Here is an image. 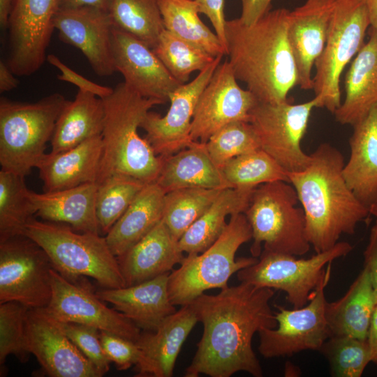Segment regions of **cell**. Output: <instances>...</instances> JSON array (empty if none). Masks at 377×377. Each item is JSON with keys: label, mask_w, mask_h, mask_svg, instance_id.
I'll list each match as a JSON object with an SVG mask.
<instances>
[{"label": "cell", "mask_w": 377, "mask_h": 377, "mask_svg": "<svg viewBox=\"0 0 377 377\" xmlns=\"http://www.w3.org/2000/svg\"><path fill=\"white\" fill-rule=\"evenodd\" d=\"M23 235L37 243L49 256L54 269L69 281L88 276L104 288L126 286L117 257L105 237L79 233L67 225L34 218L27 223Z\"/></svg>", "instance_id": "5b68a950"}, {"label": "cell", "mask_w": 377, "mask_h": 377, "mask_svg": "<svg viewBox=\"0 0 377 377\" xmlns=\"http://www.w3.org/2000/svg\"><path fill=\"white\" fill-rule=\"evenodd\" d=\"M102 100L105 121L96 183L112 175L129 176L145 183L156 182L161 159L146 138L139 135L138 128L149 110L163 103L141 96L124 82Z\"/></svg>", "instance_id": "277c9868"}, {"label": "cell", "mask_w": 377, "mask_h": 377, "mask_svg": "<svg viewBox=\"0 0 377 377\" xmlns=\"http://www.w3.org/2000/svg\"><path fill=\"white\" fill-rule=\"evenodd\" d=\"M272 0H240L242 5L239 20L251 24L270 10Z\"/></svg>", "instance_id": "681fc988"}, {"label": "cell", "mask_w": 377, "mask_h": 377, "mask_svg": "<svg viewBox=\"0 0 377 377\" xmlns=\"http://www.w3.org/2000/svg\"><path fill=\"white\" fill-rule=\"evenodd\" d=\"M152 50L181 84L188 82L193 72L202 71L216 57L165 29Z\"/></svg>", "instance_id": "ab89813d"}, {"label": "cell", "mask_w": 377, "mask_h": 377, "mask_svg": "<svg viewBox=\"0 0 377 377\" xmlns=\"http://www.w3.org/2000/svg\"><path fill=\"white\" fill-rule=\"evenodd\" d=\"M376 304L370 276L363 268L343 297L327 302L325 315L330 337L367 339Z\"/></svg>", "instance_id": "f546056e"}, {"label": "cell", "mask_w": 377, "mask_h": 377, "mask_svg": "<svg viewBox=\"0 0 377 377\" xmlns=\"http://www.w3.org/2000/svg\"><path fill=\"white\" fill-rule=\"evenodd\" d=\"M274 293L272 288L240 282L193 300L190 304L202 325V334L184 376L230 377L245 371L262 377L252 339L261 330L277 326L269 304Z\"/></svg>", "instance_id": "6da1fadb"}, {"label": "cell", "mask_w": 377, "mask_h": 377, "mask_svg": "<svg viewBox=\"0 0 377 377\" xmlns=\"http://www.w3.org/2000/svg\"><path fill=\"white\" fill-rule=\"evenodd\" d=\"M200 13L205 15L211 22L226 54V23L224 15L225 0H194Z\"/></svg>", "instance_id": "7dc6e473"}, {"label": "cell", "mask_w": 377, "mask_h": 377, "mask_svg": "<svg viewBox=\"0 0 377 377\" xmlns=\"http://www.w3.org/2000/svg\"><path fill=\"white\" fill-rule=\"evenodd\" d=\"M369 212L377 219V200L369 207Z\"/></svg>", "instance_id": "9f6ffc18"}, {"label": "cell", "mask_w": 377, "mask_h": 377, "mask_svg": "<svg viewBox=\"0 0 377 377\" xmlns=\"http://www.w3.org/2000/svg\"><path fill=\"white\" fill-rule=\"evenodd\" d=\"M52 297L43 311L62 322L85 325L136 342L140 329L114 308H109L91 288L51 269Z\"/></svg>", "instance_id": "9a60e30c"}, {"label": "cell", "mask_w": 377, "mask_h": 377, "mask_svg": "<svg viewBox=\"0 0 377 377\" xmlns=\"http://www.w3.org/2000/svg\"><path fill=\"white\" fill-rule=\"evenodd\" d=\"M24 179L0 170V242L22 235L36 214Z\"/></svg>", "instance_id": "d590c367"}, {"label": "cell", "mask_w": 377, "mask_h": 377, "mask_svg": "<svg viewBox=\"0 0 377 377\" xmlns=\"http://www.w3.org/2000/svg\"><path fill=\"white\" fill-rule=\"evenodd\" d=\"M363 256L364 268L370 276L377 304V219L371 228L368 244Z\"/></svg>", "instance_id": "c3c4849f"}, {"label": "cell", "mask_w": 377, "mask_h": 377, "mask_svg": "<svg viewBox=\"0 0 377 377\" xmlns=\"http://www.w3.org/2000/svg\"><path fill=\"white\" fill-rule=\"evenodd\" d=\"M102 154L101 135L59 153H46L36 168L43 192L96 182Z\"/></svg>", "instance_id": "d4e9b609"}, {"label": "cell", "mask_w": 377, "mask_h": 377, "mask_svg": "<svg viewBox=\"0 0 377 377\" xmlns=\"http://www.w3.org/2000/svg\"><path fill=\"white\" fill-rule=\"evenodd\" d=\"M112 51L116 71L124 82L145 98L163 103L181 84L145 43L115 27L112 31Z\"/></svg>", "instance_id": "ffe728a7"}, {"label": "cell", "mask_w": 377, "mask_h": 377, "mask_svg": "<svg viewBox=\"0 0 377 377\" xmlns=\"http://www.w3.org/2000/svg\"><path fill=\"white\" fill-rule=\"evenodd\" d=\"M370 20L360 0H337L324 49L315 64V96L334 114L340 106V77L364 44Z\"/></svg>", "instance_id": "9c48e42d"}, {"label": "cell", "mask_w": 377, "mask_h": 377, "mask_svg": "<svg viewBox=\"0 0 377 377\" xmlns=\"http://www.w3.org/2000/svg\"><path fill=\"white\" fill-rule=\"evenodd\" d=\"M28 309L17 302L0 304L1 376L5 374L4 364L8 355H15L22 362L28 359L29 353L25 346V324Z\"/></svg>", "instance_id": "7bdbcfd3"}, {"label": "cell", "mask_w": 377, "mask_h": 377, "mask_svg": "<svg viewBox=\"0 0 377 377\" xmlns=\"http://www.w3.org/2000/svg\"><path fill=\"white\" fill-rule=\"evenodd\" d=\"M316 108H320V98L315 96L297 104L289 99L276 103L258 101L250 112L249 122L260 149L287 172L302 171L311 161V155L302 150L301 142Z\"/></svg>", "instance_id": "8fae6325"}, {"label": "cell", "mask_w": 377, "mask_h": 377, "mask_svg": "<svg viewBox=\"0 0 377 377\" xmlns=\"http://www.w3.org/2000/svg\"><path fill=\"white\" fill-rule=\"evenodd\" d=\"M288 182L275 181L257 186L244 214L252 230L250 251L258 258L263 250L303 256L311 244L306 230L304 210Z\"/></svg>", "instance_id": "ba28073f"}, {"label": "cell", "mask_w": 377, "mask_h": 377, "mask_svg": "<svg viewBox=\"0 0 377 377\" xmlns=\"http://www.w3.org/2000/svg\"><path fill=\"white\" fill-rule=\"evenodd\" d=\"M109 0H59V8L94 7L108 11Z\"/></svg>", "instance_id": "816d5d0a"}, {"label": "cell", "mask_w": 377, "mask_h": 377, "mask_svg": "<svg viewBox=\"0 0 377 377\" xmlns=\"http://www.w3.org/2000/svg\"><path fill=\"white\" fill-rule=\"evenodd\" d=\"M213 162L220 169L230 159L260 149L258 136L250 122L230 123L213 134L205 142Z\"/></svg>", "instance_id": "b9f144b4"}, {"label": "cell", "mask_w": 377, "mask_h": 377, "mask_svg": "<svg viewBox=\"0 0 377 377\" xmlns=\"http://www.w3.org/2000/svg\"><path fill=\"white\" fill-rule=\"evenodd\" d=\"M100 339L107 357L118 370H127L138 364L140 350L136 342L105 331H100Z\"/></svg>", "instance_id": "f6af8a7d"}, {"label": "cell", "mask_w": 377, "mask_h": 377, "mask_svg": "<svg viewBox=\"0 0 377 377\" xmlns=\"http://www.w3.org/2000/svg\"><path fill=\"white\" fill-rule=\"evenodd\" d=\"M52 319L93 364L101 376L109 371L111 362L103 349L98 330L85 325Z\"/></svg>", "instance_id": "ee69618b"}, {"label": "cell", "mask_w": 377, "mask_h": 377, "mask_svg": "<svg viewBox=\"0 0 377 377\" xmlns=\"http://www.w3.org/2000/svg\"><path fill=\"white\" fill-rule=\"evenodd\" d=\"M367 341L370 348L371 362L377 364V304L371 321Z\"/></svg>", "instance_id": "f5cc1de1"}, {"label": "cell", "mask_w": 377, "mask_h": 377, "mask_svg": "<svg viewBox=\"0 0 377 377\" xmlns=\"http://www.w3.org/2000/svg\"><path fill=\"white\" fill-rule=\"evenodd\" d=\"M14 0H0V26L6 29Z\"/></svg>", "instance_id": "db71d44e"}, {"label": "cell", "mask_w": 377, "mask_h": 377, "mask_svg": "<svg viewBox=\"0 0 377 377\" xmlns=\"http://www.w3.org/2000/svg\"><path fill=\"white\" fill-rule=\"evenodd\" d=\"M146 184L124 175H112L97 183L96 212L101 233L107 235Z\"/></svg>", "instance_id": "f35d334b"}, {"label": "cell", "mask_w": 377, "mask_h": 377, "mask_svg": "<svg viewBox=\"0 0 377 377\" xmlns=\"http://www.w3.org/2000/svg\"><path fill=\"white\" fill-rule=\"evenodd\" d=\"M19 80L6 61H0V92L9 91L17 87Z\"/></svg>", "instance_id": "f907efd6"}, {"label": "cell", "mask_w": 377, "mask_h": 377, "mask_svg": "<svg viewBox=\"0 0 377 377\" xmlns=\"http://www.w3.org/2000/svg\"><path fill=\"white\" fill-rule=\"evenodd\" d=\"M25 346L52 377H101L93 364L42 309H29Z\"/></svg>", "instance_id": "ac0fdd59"}, {"label": "cell", "mask_w": 377, "mask_h": 377, "mask_svg": "<svg viewBox=\"0 0 377 377\" xmlns=\"http://www.w3.org/2000/svg\"><path fill=\"white\" fill-rule=\"evenodd\" d=\"M46 60L61 71V74L57 76L61 81L76 85L79 89L91 92L101 98L109 96L113 91V88L98 84L76 73L54 54L47 55Z\"/></svg>", "instance_id": "bcb514c9"}, {"label": "cell", "mask_w": 377, "mask_h": 377, "mask_svg": "<svg viewBox=\"0 0 377 377\" xmlns=\"http://www.w3.org/2000/svg\"><path fill=\"white\" fill-rule=\"evenodd\" d=\"M108 12L114 27L151 49L165 29L158 0H109Z\"/></svg>", "instance_id": "e575fe53"}, {"label": "cell", "mask_w": 377, "mask_h": 377, "mask_svg": "<svg viewBox=\"0 0 377 377\" xmlns=\"http://www.w3.org/2000/svg\"><path fill=\"white\" fill-rule=\"evenodd\" d=\"M254 189L221 190L206 212L179 239L182 251L187 254L200 253L212 245L226 229L227 216L244 213Z\"/></svg>", "instance_id": "d6a6232c"}, {"label": "cell", "mask_w": 377, "mask_h": 377, "mask_svg": "<svg viewBox=\"0 0 377 377\" xmlns=\"http://www.w3.org/2000/svg\"><path fill=\"white\" fill-rule=\"evenodd\" d=\"M105 108L102 98L79 89L59 117L50 140L51 153L71 149L102 134Z\"/></svg>", "instance_id": "1f68e13d"}, {"label": "cell", "mask_w": 377, "mask_h": 377, "mask_svg": "<svg viewBox=\"0 0 377 377\" xmlns=\"http://www.w3.org/2000/svg\"><path fill=\"white\" fill-rule=\"evenodd\" d=\"M221 170L231 188L254 189L268 182H289L287 172L260 148L230 159Z\"/></svg>", "instance_id": "74e56055"}, {"label": "cell", "mask_w": 377, "mask_h": 377, "mask_svg": "<svg viewBox=\"0 0 377 377\" xmlns=\"http://www.w3.org/2000/svg\"><path fill=\"white\" fill-rule=\"evenodd\" d=\"M252 239L251 226L244 213L230 216L218 239L200 253L187 254L179 267L170 272L168 291L175 306L190 304L205 291L228 286L230 278L258 261L255 257L235 258L239 247Z\"/></svg>", "instance_id": "52a82bcc"}, {"label": "cell", "mask_w": 377, "mask_h": 377, "mask_svg": "<svg viewBox=\"0 0 377 377\" xmlns=\"http://www.w3.org/2000/svg\"><path fill=\"white\" fill-rule=\"evenodd\" d=\"M320 352L334 377H360L371 360L367 339L351 337H330L322 345Z\"/></svg>", "instance_id": "60d3db41"}, {"label": "cell", "mask_w": 377, "mask_h": 377, "mask_svg": "<svg viewBox=\"0 0 377 377\" xmlns=\"http://www.w3.org/2000/svg\"><path fill=\"white\" fill-rule=\"evenodd\" d=\"M366 6L369 20L370 29L377 31V0H360Z\"/></svg>", "instance_id": "11a10c76"}, {"label": "cell", "mask_w": 377, "mask_h": 377, "mask_svg": "<svg viewBox=\"0 0 377 377\" xmlns=\"http://www.w3.org/2000/svg\"><path fill=\"white\" fill-rule=\"evenodd\" d=\"M332 271V263L325 272L309 302L304 306L287 309L275 304L277 326L258 332V351L265 358H274L293 355L306 350L319 351L330 337L325 315V289Z\"/></svg>", "instance_id": "7c38bea8"}, {"label": "cell", "mask_w": 377, "mask_h": 377, "mask_svg": "<svg viewBox=\"0 0 377 377\" xmlns=\"http://www.w3.org/2000/svg\"><path fill=\"white\" fill-rule=\"evenodd\" d=\"M352 250L350 243L338 242L331 249L306 259L263 250L258 261L239 271L237 278L240 282L285 292L288 302L294 308H300L311 300L325 267Z\"/></svg>", "instance_id": "30bf717a"}, {"label": "cell", "mask_w": 377, "mask_h": 377, "mask_svg": "<svg viewBox=\"0 0 377 377\" xmlns=\"http://www.w3.org/2000/svg\"><path fill=\"white\" fill-rule=\"evenodd\" d=\"M337 0H306L289 12L287 34L297 73V86L313 89L312 70L321 54Z\"/></svg>", "instance_id": "44dd1931"}, {"label": "cell", "mask_w": 377, "mask_h": 377, "mask_svg": "<svg viewBox=\"0 0 377 377\" xmlns=\"http://www.w3.org/2000/svg\"><path fill=\"white\" fill-rule=\"evenodd\" d=\"M198 322L188 304L165 318L156 330L141 333L136 341L140 350L136 376H172L182 346Z\"/></svg>", "instance_id": "7402d4cb"}, {"label": "cell", "mask_w": 377, "mask_h": 377, "mask_svg": "<svg viewBox=\"0 0 377 377\" xmlns=\"http://www.w3.org/2000/svg\"><path fill=\"white\" fill-rule=\"evenodd\" d=\"M160 157L161 165L155 182L165 193L184 188H231L209 155L205 142L193 141L173 154Z\"/></svg>", "instance_id": "83f0119b"}, {"label": "cell", "mask_w": 377, "mask_h": 377, "mask_svg": "<svg viewBox=\"0 0 377 377\" xmlns=\"http://www.w3.org/2000/svg\"><path fill=\"white\" fill-rule=\"evenodd\" d=\"M69 102L54 93L28 103L0 99L1 170L26 177L46 154L55 126Z\"/></svg>", "instance_id": "8992f818"}, {"label": "cell", "mask_w": 377, "mask_h": 377, "mask_svg": "<svg viewBox=\"0 0 377 377\" xmlns=\"http://www.w3.org/2000/svg\"><path fill=\"white\" fill-rule=\"evenodd\" d=\"M353 58L344 79L345 98L334 112L339 124L353 126L377 104V31Z\"/></svg>", "instance_id": "4316f807"}, {"label": "cell", "mask_w": 377, "mask_h": 377, "mask_svg": "<svg viewBox=\"0 0 377 377\" xmlns=\"http://www.w3.org/2000/svg\"><path fill=\"white\" fill-rule=\"evenodd\" d=\"M52 268L46 252L29 237L22 235L0 242V304L46 307L52 297Z\"/></svg>", "instance_id": "4fadbf2b"}, {"label": "cell", "mask_w": 377, "mask_h": 377, "mask_svg": "<svg viewBox=\"0 0 377 377\" xmlns=\"http://www.w3.org/2000/svg\"><path fill=\"white\" fill-rule=\"evenodd\" d=\"M169 274L133 286L103 288L96 291V294L103 302L110 303L140 330L154 331L165 318L177 311L169 295Z\"/></svg>", "instance_id": "603a6c76"}, {"label": "cell", "mask_w": 377, "mask_h": 377, "mask_svg": "<svg viewBox=\"0 0 377 377\" xmlns=\"http://www.w3.org/2000/svg\"><path fill=\"white\" fill-rule=\"evenodd\" d=\"M290 10H269L251 24L239 18L226 20V54L237 80L259 102L288 100L297 86V73L288 39Z\"/></svg>", "instance_id": "7a4b0ae2"}, {"label": "cell", "mask_w": 377, "mask_h": 377, "mask_svg": "<svg viewBox=\"0 0 377 377\" xmlns=\"http://www.w3.org/2000/svg\"><path fill=\"white\" fill-rule=\"evenodd\" d=\"M59 0H14L6 29V64L17 76H29L46 60Z\"/></svg>", "instance_id": "5bb4252c"}, {"label": "cell", "mask_w": 377, "mask_h": 377, "mask_svg": "<svg viewBox=\"0 0 377 377\" xmlns=\"http://www.w3.org/2000/svg\"><path fill=\"white\" fill-rule=\"evenodd\" d=\"M158 3L166 30L214 57L226 54L216 34L199 17L194 0H158Z\"/></svg>", "instance_id": "836d02e7"}, {"label": "cell", "mask_w": 377, "mask_h": 377, "mask_svg": "<svg viewBox=\"0 0 377 377\" xmlns=\"http://www.w3.org/2000/svg\"><path fill=\"white\" fill-rule=\"evenodd\" d=\"M258 102L247 89L239 87L228 60L220 63L197 101L191 123L193 141L206 142L225 126L249 121Z\"/></svg>", "instance_id": "2e32d148"}, {"label": "cell", "mask_w": 377, "mask_h": 377, "mask_svg": "<svg viewBox=\"0 0 377 377\" xmlns=\"http://www.w3.org/2000/svg\"><path fill=\"white\" fill-rule=\"evenodd\" d=\"M310 155L304 170L287 175L304 212L308 240L320 253L333 247L342 235L354 234L371 214L346 184L343 156L337 148L321 143Z\"/></svg>", "instance_id": "3957f363"}, {"label": "cell", "mask_w": 377, "mask_h": 377, "mask_svg": "<svg viewBox=\"0 0 377 377\" xmlns=\"http://www.w3.org/2000/svg\"><path fill=\"white\" fill-rule=\"evenodd\" d=\"M222 57L217 56L192 81L181 84L170 94V105L165 115L151 111L146 114L140 128L146 132V140L158 156L173 154L193 142L191 123L197 101Z\"/></svg>", "instance_id": "e0dca14e"}, {"label": "cell", "mask_w": 377, "mask_h": 377, "mask_svg": "<svg viewBox=\"0 0 377 377\" xmlns=\"http://www.w3.org/2000/svg\"><path fill=\"white\" fill-rule=\"evenodd\" d=\"M343 177L358 200L369 207L377 200V104L355 124Z\"/></svg>", "instance_id": "484cf974"}, {"label": "cell", "mask_w": 377, "mask_h": 377, "mask_svg": "<svg viewBox=\"0 0 377 377\" xmlns=\"http://www.w3.org/2000/svg\"><path fill=\"white\" fill-rule=\"evenodd\" d=\"M223 189L184 188L165 193L163 221L179 240L209 207Z\"/></svg>", "instance_id": "8d00e7d4"}, {"label": "cell", "mask_w": 377, "mask_h": 377, "mask_svg": "<svg viewBox=\"0 0 377 377\" xmlns=\"http://www.w3.org/2000/svg\"><path fill=\"white\" fill-rule=\"evenodd\" d=\"M165 193L156 182L147 183L105 236L112 252L120 256L163 220Z\"/></svg>", "instance_id": "4dcf8cb0"}, {"label": "cell", "mask_w": 377, "mask_h": 377, "mask_svg": "<svg viewBox=\"0 0 377 377\" xmlns=\"http://www.w3.org/2000/svg\"><path fill=\"white\" fill-rule=\"evenodd\" d=\"M113 27L108 12L94 7L59 8L54 18L59 39L79 49L100 77L116 72L112 51Z\"/></svg>", "instance_id": "d6986e66"}, {"label": "cell", "mask_w": 377, "mask_h": 377, "mask_svg": "<svg viewBox=\"0 0 377 377\" xmlns=\"http://www.w3.org/2000/svg\"><path fill=\"white\" fill-rule=\"evenodd\" d=\"M184 258L179 240L162 220L117 259L128 286L170 273Z\"/></svg>", "instance_id": "cb8c5ba5"}, {"label": "cell", "mask_w": 377, "mask_h": 377, "mask_svg": "<svg viewBox=\"0 0 377 377\" xmlns=\"http://www.w3.org/2000/svg\"><path fill=\"white\" fill-rule=\"evenodd\" d=\"M97 183L38 193L29 191L36 216L43 221L65 223L81 232L101 234L96 212Z\"/></svg>", "instance_id": "f1b7e54d"}]
</instances>
